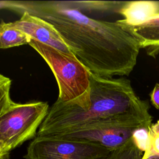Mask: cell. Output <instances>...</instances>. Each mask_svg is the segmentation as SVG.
<instances>
[{"mask_svg":"<svg viewBox=\"0 0 159 159\" xmlns=\"http://www.w3.org/2000/svg\"><path fill=\"white\" fill-rule=\"evenodd\" d=\"M0 9L27 12L51 24L72 53L96 75L128 76L137 63L140 47L125 26L91 18L73 1H2Z\"/></svg>","mask_w":159,"mask_h":159,"instance_id":"1","label":"cell"},{"mask_svg":"<svg viewBox=\"0 0 159 159\" xmlns=\"http://www.w3.org/2000/svg\"><path fill=\"white\" fill-rule=\"evenodd\" d=\"M91 105L86 110L58 100L49 109L37 136L59 135L95 122L134 129L150 128L153 119L148 103L135 93L130 80L96 75L90 71Z\"/></svg>","mask_w":159,"mask_h":159,"instance_id":"2","label":"cell"},{"mask_svg":"<svg viewBox=\"0 0 159 159\" xmlns=\"http://www.w3.org/2000/svg\"><path fill=\"white\" fill-rule=\"evenodd\" d=\"M29 45L45 61L58 87L57 100L86 110L91 105L90 71L75 55L31 40Z\"/></svg>","mask_w":159,"mask_h":159,"instance_id":"3","label":"cell"},{"mask_svg":"<svg viewBox=\"0 0 159 159\" xmlns=\"http://www.w3.org/2000/svg\"><path fill=\"white\" fill-rule=\"evenodd\" d=\"M48 111L47 102H14L0 116V141L12 150L35 138Z\"/></svg>","mask_w":159,"mask_h":159,"instance_id":"4","label":"cell"},{"mask_svg":"<svg viewBox=\"0 0 159 159\" xmlns=\"http://www.w3.org/2000/svg\"><path fill=\"white\" fill-rule=\"evenodd\" d=\"M111 150L100 144L60 136H36L25 159H105Z\"/></svg>","mask_w":159,"mask_h":159,"instance_id":"5","label":"cell"},{"mask_svg":"<svg viewBox=\"0 0 159 159\" xmlns=\"http://www.w3.org/2000/svg\"><path fill=\"white\" fill-rule=\"evenodd\" d=\"M137 129L117 124L100 122L88 124L65 134L54 136L96 143L112 151L129 140Z\"/></svg>","mask_w":159,"mask_h":159,"instance_id":"6","label":"cell"},{"mask_svg":"<svg viewBox=\"0 0 159 159\" xmlns=\"http://www.w3.org/2000/svg\"><path fill=\"white\" fill-rule=\"evenodd\" d=\"M20 18L11 22L34 40L42 44L51 47L62 52L74 55L66 45L60 34L47 21L27 12L20 14Z\"/></svg>","mask_w":159,"mask_h":159,"instance_id":"7","label":"cell"},{"mask_svg":"<svg viewBox=\"0 0 159 159\" xmlns=\"http://www.w3.org/2000/svg\"><path fill=\"white\" fill-rule=\"evenodd\" d=\"M118 12L124 17L119 24L130 27L140 25L159 14V1H134L124 2Z\"/></svg>","mask_w":159,"mask_h":159,"instance_id":"8","label":"cell"},{"mask_svg":"<svg viewBox=\"0 0 159 159\" xmlns=\"http://www.w3.org/2000/svg\"><path fill=\"white\" fill-rule=\"evenodd\" d=\"M125 27L138 40L140 48L145 49L148 56L155 58L159 55V14L140 25Z\"/></svg>","mask_w":159,"mask_h":159,"instance_id":"9","label":"cell"},{"mask_svg":"<svg viewBox=\"0 0 159 159\" xmlns=\"http://www.w3.org/2000/svg\"><path fill=\"white\" fill-rule=\"evenodd\" d=\"M31 39L11 22L0 21V49L29 45Z\"/></svg>","mask_w":159,"mask_h":159,"instance_id":"10","label":"cell"},{"mask_svg":"<svg viewBox=\"0 0 159 159\" xmlns=\"http://www.w3.org/2000/svg\"><path fill=\"white\" fill-rule=\"evenodd\" d=\"M143 154L131 137L122 146L112 150L105 159H142Z\"/></svg>","mask_w":159,"mask_h":159,"instance_id":"11","label":"cell"},{"mask_svg":"<svg viewBox=\"0 0 159 159\" xmlns=\"http://www.w3.org/2000/svg\"><path fill=\"white\" fill-rule=\"evenodd\" d=\"M142 159H159V120L152 124Z\"/></svg>","mask_w":159,"mask_h":159,"instance_id":"12","label":"cell"},{"mask_svg":"<svg viewBox=\"0 0 159 159\" xmlns=\"http://www.w3.org/2000/svg\"><path fill=\"white\" fill-rule=\"evenodd\" d=\"M11 80L0 73V116L14 103L10 96Z\"/></svg>","mask_w":159,"mask_h":159,"instance_id":"13","label":"cell"},{"mask_svg":"<svg viewBox=\"0 0 159 159\" xmlns=\"http://www.w3.org/2000/svg\"><path fill=\"white\" fill-rule=\"evenodd\" d=\"M81 10L88 11H109L115 9L120 6L121 2L117 1H74Z\"/></svg>","mask_w":159,"mask_h":159,"instance_id":"14","label":"cell"},{"mask_svg":"<svg viewBox=\"0 0 159 159\" xmlns=\"http://www.w3.org/2000/svg\"><path fill=\"white\" fill-rule=\"evenodd\" d=\"M148 131V128H139L134 132L132 136V138L136 145L143 152L145 149Z\"/></svg>","mask_w":159,"mask_h":159,"instance_id":"15","label":"cell"},{"mask_svg":"<svg viewBox=\"0 0 159 159\" xmlns=\"http://www.w3.org/2000/svg\"><path fill=\"white\" fill-rule=\"evenodd\" d=\"M150 101L152 105L159 110V83H156L150 93Z\"/></svg>","mask_w":159,"mask_h":159,"instance_id":"16","label":"cell"},{"mask_svg":"<svg viewBox=\"0 0 159 159\" xmlns=\"http://www.w3.org/2000/svg\"><path fill=\"white\" fill-rule=\"evenodd\" d=\"M11 150L0 141V159H10Z\"/></svg>","mask_w":159,"mask_h":159,"instance_id":"17","label":"cell"}]
</instances>
